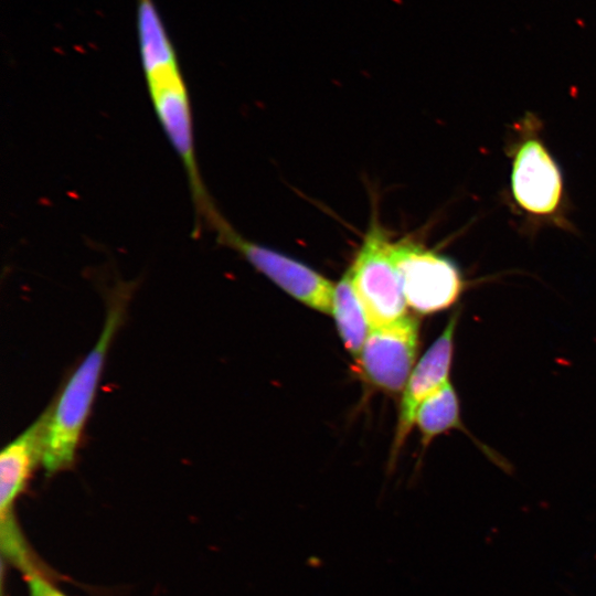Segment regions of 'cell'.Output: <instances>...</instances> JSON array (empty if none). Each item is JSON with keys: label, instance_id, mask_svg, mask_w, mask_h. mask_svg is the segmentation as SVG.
<instances>
[{"label": "cell", "instance_id": "1", "mask_svg": "<svg viewBox=\"0 0 596 596\" xmlns=\"http://www.w3.org/2000/svg\"><path fill=\"white\" fill-rule=\"evenodd\" d=\"M134 283H119L108 298L107 316L98 340L71 374L49 417L41 462L47 475L71 468L88 418L113 338L123 323Z\"/></svg>", "mask_w": 596, "mask_h": 596}, {"label": "cell", "instance_id": "2", "mask_svg": "<svg viewBox=\"0 0 596 596\" xmlns=\"http://www.w3.org/2000/svg\"><path fill=\"white\" fill-rule=\"evenodd\" d=\"M391 244L389 234L373 217L349 269L371 328L405 317L407 304L391 258Z\"/></svg>", "mask_w": 596, "mask_h": 596}, {"label": "cell", "instance_id": "3", "mask_svg": "<svg viewBox=\"0 0 596 596\" xmlns=\"http://www.w3.org/2000/svg\"><path fill=\"white\" fill-rule=\"evenodd\" d=\"M391 258L406 304L419 313H434L459 298L462 279L453 260L408 237L392 242Z\"/></svg>", "mask_w": 596, "mask_h": 596}, {"label": "cell", "instance_id": "4", "mask_svg": "<svg viewBox=\"0 0 596 596\" xmlns=\"http://www.w3.org/2000/svg\"><path fill=\"white\" fill-rule=\"evenodd\" d=\"M219 243L237 252L288 295L322 313L332 312L334 286L304 263L240 234L224 217L213 227Z\"/></svg>", "mask_w": 596, "mask_h": 596}, {"label": "cell", "instance_id": "5", "mask_svg": "<svg viewBox=\"0 0 596 596\" xmlns=\"http://www.w3.org/2000/svg\"><path fill=\"white\" fill-rule=\"evenodd\" d=\"M418 347V322L403 317L371 328L359 362L365 380L385 392H400L407 382Z\"/></svg>", "mask_w": 596, "mask_h": 596}, {"label": "cell", "instance_id": "6", "mask_svg": "<svg viewBox=\"0 0 596 596\" xmlns=\"http://www.w3.org/2000/svg\"><path fill=\"white\" fill-rule=\"evenodd\" d=\"M511 188L515 202L531 214L550 215L560 205V169L535 136L524 138L513 153Z\"/></svg>", "mask_w": 596, "mask_h": 596}, {"label": "cell", "instance_id": "7", "mask_svg": "<svg viewBox=\"0 0 596 596\" xmlns=\"http://www.w3.org/2000/svg\"><path fill=\"white\" fill-rule=\"evenodd\" d=\"M458 317V312L450 316L441 334L428 348L411 372L401 401L393 456L402 447L412 429L419 405L449 382Z\"/></svg>", "mask_w": 596, "mask_h": 596}, {"label": "cell", "instance_id": "8", "mask_svg": "<svg viewBox=\"0 0 596 596\" xmlns=\"http://www.w3.org/2000/svg\"><path fill=\"white\" fill-rule=\"evenodd\" d=\"M49 411L8 444L0 454V533L17 529L13 507L41 461Z\"/></svg>", "mask_w": 596, "mask_h": 596}, {"label": "cell", "instance_id": "9", "mask_svg": "<svg viewBox=\"0 0 596 596\" xmlns=\"http://www.w3.org/2000/svg\"><path fill=\"white\" fill-rule=\"evenodd\" d=\"M332 312L345 349L359 360L371 326L350 270L334 286Z\"/></svg>", "mask_w": 596, "mask_h": 596}, {"label": "cell", "instance_id": "10", "mask_svg": "<svg viewBox=\"0 0 596 596\" xmlns=\"http://www.w3.org/2000/svg\"><path fill=\"white\" fill-rule=\"evenodd\" d=\"M415 423L422 434L423 445L449 429L466 432L460 419L457 393L450 382L428 396L418 407ZM467 433V432H466Z\"/></svg>", "mask_w": 596, "mask_h": 596}, {"label": "cell", "instance_id": "11", "mask_svg": "<svg viewBox=\"0 0 596 596\" xmlns=\"http://www.w3.org/2000/svg\"><path fill=\"white\" fill-rule=\"evenodd\" d=\"M29 596H66L50 581L44 578L36 568L24 573Z\"/></svg>", "mask_w": 596, "mask_h": 596}]
</instances>
